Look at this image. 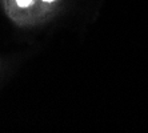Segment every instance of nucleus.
<instances>
[{
    "mask_svg": "<svg viewBox=\"0 0 148 133\" xmlns=\"http://www.w3.org/2000/svg\"><path fill=\"white\" fill-rule=\"evenodd\" d=\"M32 1H34V0H16L17 5H19V7H23V8L29 7L32 4Z\"/></svg>",
    "mask_w": 148,
    "mask_h": 133,
    "instance_id": "nucleus-1",
    "label": "nucleus"
},
{
    "mask_svg": "<svg viewBox=\"0 0 148 133\" xmlns=\"http://www.w3.org/2000/svg\"><path fill=\"white\" fill-rule=\"evenodd\" d=\"M43 1H48L49 3V1H53V0H43Z\"/></svg>",
    "mask_w": 148,
    "mask_h": 133,
    "instance_id": "nucleus-2",
    "label": "nucleus"
}]
</instances>
